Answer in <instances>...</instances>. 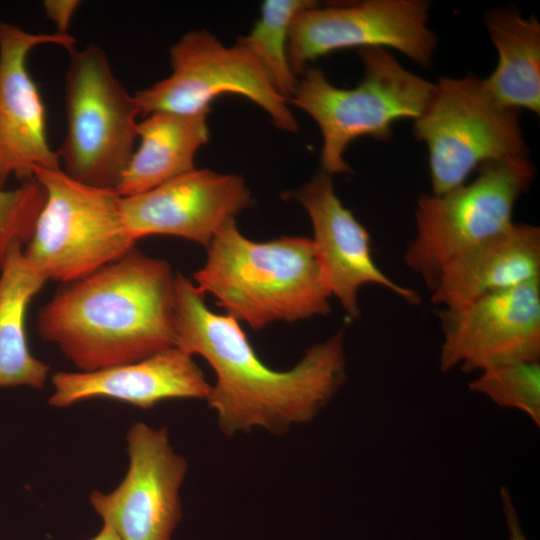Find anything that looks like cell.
<instances>
[{
    "label": "cell",
    "instance_id": "24",
    "mask_svg": "<svg viewBox=\"0 0 540 540\" xmlns=\"http://www.w3.org/2000/svg\"><path fill=\"white\" fill-rule=\"evenodd\" d=\"M80 3L78 0H46L43 2L46 16L55 23L57 33L68 34L67 29Z\"/></svg>",
    "mask_w": 540,
    "mask_h": 540
},
{
    "label": "cell",
    "instance_id": "9",
    "mask_svg": "<svg viewBox=\"0 0 540 540\" xmlns=\"http://www.w3.org/2000/svg\"><path fill=\"white\" fill-rule=\"evenodd\" d=\"M172 72L134 94L140 115L193 114L210 110L222 94L246 97L263 109L277 128L295 133L298 122L286 98L256 59L243 47H227L210 32L185 33L170 48Z\"/></svg>",
    "mask_w": 540,
    "mask_h": 540
},
{
    "label": "cell",
    "instance_id": "8",
    "mask_svg": "<svg viewBox=\"0 0 540 540\" xmlns=\"http://www.w3.org/2000/svg\"><path fill=\"white\" fill-rule=\"evenodd\" d=\"M477 171L472 181L417 199L415 235L404 261L430 290L452 260L514 223L515 204L535 172L529 159L490 162Z\"/></svg>",
    "mask_w": 540,
    "mask_h": 540
},
{
    "label": "cell",
    "instance_id": "13",
    "mask_svg": "<svg viewBox=\"0 0 540 540\" xmlns=\"http://www.w3.org/2000/svg\"><path fill=\"white\" fill-rule=\"evenodd\" d=\"M75 38L61 33H30L0 23V187L15 176L33 179L36 169H61L56 151L48 143L46 108L32 79L27 58L43 44L75 47Z\"/></svg>",
    "mask_w": 540,
    "mask_h": 540
},
{
    "label": "cell",
    "instance_id": "20",
    "mask_svg": "<svg viewBox=\"0 0 540 540\" xmlns=\"http://www.w3.org/2000/svg\"><path fill=\"white\" fill-rule=\"evenodd\" d=\"M484 23L498 52V63L483 79L501 104L540 114V23L513 8L486 13Z\"/></svg>",
    "mask_w": 540,
    "mask_h": 540
},
{
    "label": "cell",
    "instance_id": "16",
    "mask_svg": "<svg viewBox=\"0 0 540 540\" xmlns=\"http://www.w3.org/2000/svg\"><path fill=\"white\" fill-rule=\"evenodd\" d=\"M48 403L67 408L90 399H110L151 409L170 399L208 398L211 387L193 356L178 347L148 358L90 372H56Z\"/></svg>",
    "mask_w": 540,
    "mask_h": 540
},
{
    "label": "cell",
    "instance_id": "7",
    "mask_svg": "<svg viewBox=\"0 0 540 540\" xmlns=\"http://www.w3.org/2000/svg\"><path fill=\"white\" fill-rule=\"evenodd\" d=\"M33 177L46 197L23 255L47 281L73 282L135 248L115 190L81 183L61 169H36Z\"/></svg>",
    "mask_w": 540,
    "mask_h": 540
},
{
    "label": "cell",
    "instance_id": "12",
    "mask_svg": "<svg viewBox=\"0 0 540 540\" xmlns=\"http://www.w3.org/2000/svg\"><path fill=\"white\" fill-rule=\"evenodd\" d=\"M443 372L483 371L515 361H540V280L441 307Z\"/></svg>",
    "mask_w": 540,
    "mask_h": 540
},
{
    "label": "cell",
    "instance_id": "18",
    "mask_svg": "<svg viewBox=\"0 0 540 540\" xmlns=\"http://www.w3.org/2000/svg\"><path fill=\"white\" fill-rule=\"evenodd\" d=\"M210 111L147 115L138 123L139 144L116 192L121 197L139 194L194 170L195 155L209 140Z\"/></svg>",
    "mask_w": 540,
    "mask_h": 540
},
{
    "label": "cell",
    "instance_id": "10",
    "mask_svg": "<svg viewBox=\"0 0 540 540\" xmlns=\"http://www.w3.org/2000/svg\"><path fill=\"white\" fill-rule=\"evenodd\" d=\"M425 0H365L301 10L293 20L288 60L299 78L310 61L347 48L394 49L429 66L437 37L428 26Z\"/></svg>",
    "mask_w": 540,
    "mask_h": 540
},
{
    "label": "cell",
    "instance_id": "14",
    "mask_svg": "<svg viewBox=\"0 0 540 540\" xmlns=\"http://www.w3.org/2000/svg\"><path fill=\"white\" fill-rule=\"evenodd\" d=\"M251 201L240 176L195 168L148 191L121 197V212L135 242L162 234L207 248L221 227Z\"/></svg>",
    "mask_w": 540,
    "mask_h": 540
},
{
    "label": "cell",
    "instance_id": "15",
    "mask_svg": "<svg viewBox=\"0 0 540 540\" xmlns=\"http://www.w3.org/2000/svg\"><path fill=\"white\" fill-rule=\"evenodd\" d=\"M287 196L295 198L309 215L312 241L330 292L350 319L360 316L358 293L368 284L381 286L410 304L420 303L416 291L393 281L377 266L370 234L335 193L332 176L321 171Z\"/></svg>",
    "mask_w": 540,
    "mask_h": 540
},
{
    "label": "cell",
    "instance_id": "11",
    "mask_svg": "<svg viewBox=\"0 0 540 540\" xmlns=\"http://www.w3.org/2000/svg\"><path fill=\"white\" fill-rule=\"evenodd\" d=\"M127 472L109 492L92 491L89 503L122 540H172L182 520L180 489L187 460L166 427L133 423L126 433Z\"/></svg>",
    "mask_w": 540,
    "mask_h": 540
},
{
    "label": "cell",
    "instance_id": "4",
    "mask_svg": "<svg viewBox=\"0 0 540 540\" xmlns=\"http://www.w3.org/2000/svg\"><path fill=\"white\" fill-rule=\"evenodd\" d=\"M358 54L364 76L355 87H336L320 68H307L288 100L318 125L322 171L330 176L352 172L345 160L352 141L364 136L389 140L392 125L416 120L434 91V83L407 70L388 49L363 48Z\"/></svg>",
    "mask_w": 540,
    "mask_h": 540
},
{
    "label": "cell",
    "instance_id": "5",
    "mask_svg": "<svg viewBox=\"0 0 540 540\" xmlns=\"http://www.w3.org/2000/svg\"><path fill=\"white\" fill-rule=\"evenodd\" d=\"M68 53L67 128L56 151L61 170L81 183L116 191L135 150L139 107L101 47L90 43Z\"/></svg>",
    "mask_w": 540,
    "mask_h": 540
},
{
    "label": "cell",
    "instance_id": "22",
    "mask_svg": "<svg viewBox=\"0 0 540 540\" xmlns=\"http://www.w3.org/2000/svg\"><path fill=\"white\" fill-rule=\"evenodd\" d=\"M469 384L503 408L524 411L540 425V361H515L492 366Z\"/></svg>",
    "mask_w": 540,
    "mask_h": 540
},
{
    "label": "cell",
    "instance_id": "1",
    "mask_svg": "<svg viewBox=\"0 0 540 540\" xmlns=\"http://www.w3.org/2000/svg\"><path fill=\"white\" fill-rule=\"evenodd\" d=\"M180 273L175 280L176 347L203 357L216 374L206 399L227 436L263 429L276 436L311 422L346 380L344 332L309 347L295 366L262 362L236 319L216 314Z\"/></svg>",
    "mask_w": 540,
    "mask_h": 540
},
{
    "label": "cell",
    "instance_id": "2",
    "mask_svg": "<svg viewBox=\"0 0 540 540\" xmlns=\"http://www.w3.org/2000/svg\"><path fill=\"white\" fill-rule=\"evenodd\" d=\"M171 266L132 249L92 274L62 284L37 331L81 372L139 361L176 347Z\"/></svg>",
    "mask_w": 540,
    "mask_h": 540
},
{
    "label": "cell",
    "instance_id": "26",
    "mask_svg": "<svg viewBox=\"0 0 540 540\" xmlns=\"http://www.w3.org/2000/svg\"><path fill=\"white\" fill-rule=\"evenodd\" d=\"M90 540H122V539L111 526L103 523L101 530Z\"/></svg>",
    "mask_w": 540,
    "mask_h": 540
},
{
    "label": "cell",
    "instance_id": "25",
    "mask_svg": "<svg viewBox=\"0 0 540 540\" xmlns=\"http://www.w3.org/2000/svg\"><path fill=\"white\" fill-rule=\"evenodd\" d=\"M500 498L508 527L509 540H527L522 530L519 516L513 504L510 491L506 486H501Z\"/></svg>",
    "mask_w": 540,
    "mask_h": 540
},
{
    "label": "cell",
    "instance_id": "6",
    "mask_svg": "<svg viewBox=\"0 0 540 540\" xmlns=\"http://www.w3.org/2000/svg\"><path fill=\"white\" fill-rule=\"evenodd\" d=\"M434 84L413 126L428 148L432 194L467 182L486 163L528 159L519 110L497 101L482 78L441 77Z\"/></svg>",
    "mask_w": 540,
    "mask_h": 540
},
{
    "label": "cell",
    "instance_id": "17",
    "mask_svg": "<svg viewBox=\"0 0 540 540\" xmlns=\"http://www.w3.org/2000/svg\"><path fill=\"white\" fill-rule=\"evenodd\" d=\"M540 280V229L514 222L452 260L431 290V302L457 306Z\"/></svg>",
    "mask_w": 540,
    "mask_h": 540
},
{
    "label": "cell",
    "instance_id": "23",
    "mask_svg": "<svg viewBox=\"0 0 540 540\" xmlns=\"http://www.w3.org/2000/svg\"><path fill=\"white\" fill-rule=\"evenodd\" d=\"M45 197L34 178L13 190L0 187V268L12 244H27L32 237Z\"/></svg>",
    "mask_w": 540,
    "mask_h": 540
},
{
    "label": "cell",
    "instance_id": "3",
    "mask_svg": "<svg viewBox=\"0 0 540 540\" xmlns=\"http://www.w3.org/2000/svg\"><path fill=\"white\" fill-rule=\"evenodd\" d=\"M193 279L227 315L253 330L331 311L332 294L312 239L252 241L239 231L235 218L214 236L206 262Z\"/></svg>",
    "mask_w": 540,
    "mask_h": 540
},
{
    "label": "cell",
    "instance_id": "21",
    "mask_svg": "<svg viewBox=\"0 0 540 540\" xmlns=\"http://www.w3.org/2000/svg\"><path fill=\"white\" fill-rule=\"evenodd\" d=\"M315 4L317 2L313 0H265L249 34L237 38L236 44L256 59L287 101L293 96L299 81L288 60L291 26L301 10Z\"/></svg>",
    "mask_w": 540,
    "mask_h": 540
},
{
    "label": "cell",
    "instance_id": "19",
    "mask_svg": "<svg viewBox=\"0 0 540 540\" xmlns=\"http://www.w3.org/2000/svg\"><path fill=\"white\" fill-rule=\"evenodd\" d=\"M22 245H11L0 268V388L43 389L51 367L31 353L25 316L47 280L27 262Z\"/></svg>",
    "mask_w": 540,
    "mask_h": 540
}]
</instances>
